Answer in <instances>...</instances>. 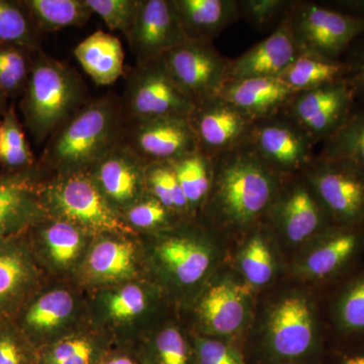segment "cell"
<instances>
[{
  "label": "cell",
  "mask_w": 364,
  "mask_h": 364,
  "mask_svg": "<svg viewBox=\"0 0 364 364\" xmlns=\"http://www.w3.org/2000/svg\"><path fill=\"white\" fill-rule=\"evenodd\" d=\"M241 347L248 364H324L322 291L287 277L260 294Z\"/></svg>",
  "instance_id": "cell-1"
},
{
  "label": "cell",
  "mask_w": 364,
  "mask_h": 364,
  "mask_svg": "<svg viewBox=\"0 0 364 364\" xmlns=\"http://www.w3.org/2000/svg\"><path fill=\"white\" fill-rule=\"evenodd\" d=\"M205 208L213 232L231 249L264 220L286 177L261 159L248 141L212 158Z\"/></svg>",
  "instance_id": "cell-2"
},
{
  "label": "cell",
  "mask_w": 364,
  "mask_h": 364,
  "mask_svg": "<svg viewBox=\"0 0 364 364\" xmlns=\"http://www.w3.org/2000/svg\"><path fill=\"white\" fill-rule=\"evenodd\" d=\"M124 127L121 97L109 92L90 98L48 139L38 168L55 176L86 172L123 140Z\"/></svg>",
  "instance_id": "cell-3"
},
{
  "label": "cell",
  "mask_w": 364,
  "mask_h": 364,
  "mask_svg": "<svg viewBox=\"0 0 364 364\" xmlns=\"http://www.w3.org/2000/svg\"><path fill=\"white\" fill-rule=\"evenodd\" d=\"M90 98L87 85L75 68L42 49L35 53L20 107L37 145L47 142Z\"/></svg>",
  "instance_id": "cell-4"
},
{
  "label": "cell",
  "mask_w": 364,
  "mask_h": 364,
  "mask_svg": "<svg viewBox=\"0 0 364 364\" xmlns=\"http://www.w3.org/2000/svg\"><path fill=\"white\" fill-rule=\"evenodd\" d=\"M257 296L228 260L198 294L196 315L202 329L200 336L241 346L253 322Z\"/></svg>",
  "instance_id": "cell-5"
},
{
  "label": "cell",
  "mask_w": 364,
  "mask_h": 364,
  "mask_svg": "<svg viewBox=\"0 0 364 364\" xmlns=\"http://www.w3.org/2000/svg\"><path fill=\"white\" fill-rule=\"evenodd\" d=\"M263 223L279 243L287 262L334 225L303 173L284 179Z\"/></svg>",
  "instance_id": "cell-6"
},
{
  "label": "cell",
  "mask_w": 364,
  "mask_h": 364,
  "mask_svg": "<svg viewBox=\"0 0 364 364\" xmlns=\"http://www.w3.org/2000/svg\"><path fill=\"white\" fill-rule=\"evenodd\" d=\"M364 254V226L333 225L294 254L287 277L324 291L354 270Z\"/></svg>",
  "instance_id": "cell-7"
},
{
  "label": "cell",
  "mask_w": 364,
  "mask_h": 364,
  "mask_svg": "<svg viewBox=\"0 0 364 364\" xmlns=\"http://www.w3.org/2000/svg\"><path fill=\"white\" fill-rule=\"evenodd\" d=\"M46 212L98 233H133L122 215L105 200L86 172L55 176L40 184Z\"/></svg>",
  "instance_id": "cell-8"
},
{
  "label": "cell",
  "mask_w": 364,
  "mask_h": 364,
  "mask_svg": "<svg viewBox=\"0 0 364 364\" xmlns=\"http://www.w3.org/2000/svg\"><path fill=\"white\" fill-rule=\"evenodd\" d=\"M299 51L342 60L364 33V18L324 4L294 2L287 13Z\"/></svg>",
  "instance_id": "cell-9"
},
{
  "label": "cell",
  "mask_w": 364,
  "mask_h": 364,
  "mask_svg": "<svg viewBox=\"0 0 364 364\" xmlns=\"http://www.w3.org/2000/svg\"><path fill=\"white\" fill-rule=\"evenodd\" d=\"M158 262L176 287L196 289L207 284L224 263L230 249L214 232L176 231L163 236L155 246Z\"/></svg>",
  "instance_id": "cell-10"
},
{
  "label": "cell",
  "mask_w": 364,
  "mask_h": 364,
  "mask_svg": "<svg viewBox=\"0 0 364 364\" xmlns=\"http://www.w3.org/2000/svg\"><path fill=\"white\" fill-rule=\"evenodd\" d=\"M121 97L126 122L188 117L193 102L170 77L162 58L136 64L124 71Z\"/></svg>",
  "instance_id": "cell-11"
},
{
  "label": "cell",
  "mask_w": 364,
  "mask_h": 364,
  "mask_svg": "<svg viewBox=\"0 0 364 364\" xmlns=\"http://www.w3.org/2000/svg\"><path fill=\"white\" fill-rule=\"evenodd\" d=\"M323 207L338 226H364V170L316 157L303 172Z\"/></svg>",
  "instance_id": "cell-12"
},
{
  "label": "cell",
  "mask_w": 364,
  "mask_h": 364,
  "mask_svg": "<svg viewBox=\"0 0 364 364\" xmlns=\"http://www.w3.org/2000/svg\"><path fill=\"white\" fill-rule=\"evenodd\" d=\"M247 141L284 177L303 173L316 159L312 139L282 111L254 122Z\"/></svg>",
  "instance_id": "cell-13"
},
{
  "label": "cell",
  "mask_w": 364,
  "mask_h": 364,
  "mask_svg": "<svg viewBox=\"0 0 364 364\" xmlns=\"http://www.w3.org/2000/svg\"><path fill=\"white\" fill-rule=\"evenodd\" d=\"M161 58L170 77L193 105L218 95L227 82L230 61L212 42L186 41Z\"/></svg>",
  "instance_id": "cell-14"
},
{
  "label": "cell",
  "mask_w": 364,
  "mask_h": 364,
  "mask_svg": "<svg viewBox=\"0 0 364 364\" xmlns=\"http://www.w3.org/2000/svg\"><path fill=\"white\" fill-rule=\"evenodd\" d=\"M355 105V90L344 78L299 91L282 112L316 144L325 142L338 130Z\"/></svg>",
  "instance_id": "cell-15"
},
{
  "label": "cell",
  "mask_w": 364,
  "mask_h": 364,
  "mask_svg": "<svg viewBox=\"0 0 364 364\" xmlns=\"http://www.w3.org/2000/svg\"><path fill=\"white\" fill-rule=\"evenodd\" d=\"M188 121L198 150L210 158L245 143L254 124L219 93L193 105Z\"/></svg>",
  "instance_id": "cell-16"
},
{
  "label": "cell",
  "mask_w": 364,
  "mask_h": 364,
  "mask_svg": "<svg viewBox=\"0 0 364 364\" xmlns=\"http://www.w3.org/2000/svg\"><path fill=\"white\" fill-rule=\"evenodd\" d=\"M229 262L257 296L287 277L289 262L263 222L230 249Z\"/></svg>",
  "instance_id": "cell-17"
},
{
  "label": "cell",
  "mask_w": 364,
  "mask_h": 364,
  "mask_svg": "<svg viewBox=\"0 0 364 364\" xmlns=\"http://www.w3.org/2000/svg\"><path fill=\"white\" fill-rule=\"evenodd\" d=\"M124 142L146 164L173 161L198 150L188 117L126 122Z\"/></svg>",
  "instance_id": "cell-18"
},
{
  "label": "cell",
  "mask_w": 364,
  "mask_h": 364,
  "mask_svg": "<svg viewBox=\"0 0 364 364\" xmlns=\"http://www.w3.org/2000/svg\"><path fill=\"white\" fill-rule=\"evenodd\" d=\"M146 165L123 139L102 155L86 173L105 200L119 214V208L126 210L147 193Z\"/></svg>",
  "instance_id": "cell-19"
},
{
  "label": "cell",
  "mask_w": 364,
  "mask_h": 364,
  "mask_svg": "<svg viewBox=\"0 0 364 364\" xmlns=\"http://www.w3.org/2000/svg\"><path fill=\"white\" fill-rule=\"evenodd\" d=\"M126 38L136 64L161 58L186 41L171 0H140L135 21Z\"/></svg>",
  "instance_id": "cell-20"
},
{
  "label": "cell",
  "mask_w": 364,
  "mask_h": 364,
  "mask_svg": "<svg viewBox=\"0 0 364 364\" xmlns=\"http://www.w3.org/2000/svg\"><path fill=\"white\" fill-rule=\"evenodd\" d=\"M322 294L330 345H364V268H358Z\"/></svg>",
  "instance_id": "cell-21"
},
{
  "label": "cell",
  "mask_w": 364,
  "mask_h": 364,
  "mask_svg": "<svg viewBox=\"0 0 364 364\" xmlns=\"http://www.w3.org/2000/svg\"><path fill=\"white\" fill-rule=\"evenodd\" d=\"M37 166L28 171L6 172L0 178V240L30 226L45 215Z\"/></svg>",
  "instance_id": "cell-22"
},
{
  "label": "cell",
  "mask_w": 364,
  "mask_h": 364,
  "mask_svg": "<svg viewBox=\"0 0 364 364\" xmlns=\"http://www.w3.org/2000/svg\"><path fill=\"white\" fill-rule=\"evenodd\" d=\"M299 53L287 16L267 38L230 61L227 82L248 78L279 77Z\"/></svg>",
  "instance_id": "cell-23"
},
{
  "label": "cell",
  "mask_w": 364,
  "mask_h": 364,
  "mask_svg": "<svg viewBox=\"0 0 364 364\" xmlns=\"http://www.w3.org/2000/svg\"><path fill=\"white\" fill-rule=\"evenodd\" d=\"M298 91L277 77L228 81L219 95L254 122L282 112Z\"/></svg>",
  "instance_id": "cell-24"
},
{
  "label": "cell",
  "mask_w": 364,
  "mask_h": 364,
  "mask_svg": "<svg viewBox=\"0 0 364 364\" xmlns=\"http://www.w3.org/2000/svg\"><path fill=\"white\" fill-rule=\"evenodd\" d=\"M186 41L212 42L238 18L237 0H171Z\"/></svg>",
  "instance_id": "cell-25"
},
{
  "label": "cell",
  "mask_w": 364,
  "mask_h": 364,
  "mask_svg": "<svg viewBox=\"0 0 364 364\" xmlns=\"http://www.w3.org/2000/svg\"><path fill=\"white\" fill-rule=\"evenodd\" d=\"M73 54L95 85H114L124 75L123 45L112 33L104 31L91 33L74 48Z\"/></svg>",
  "instance_id": "cell-26"
},
{
  "label": "cell",
  "mask_w": 364,
  "mask_h": 364,
  "mask_svg": "<svg viewBox=\"0 0 364 364\" xmlns=\"http://www.w3.org/2000/svg\"><path fill=\"white\" fill-rule=\"evenodd\" d=\"M346 76L347 66L342 60L301 52L277 78L299 92L341 80Z\"/></svg>",
  "instance_id": "cell-27"
},
{
  "label": "cell",
  "mask_w": 364,
  "mask_h": 364,
  "mask_svg": "<svg viewBox=\"0 0 364 364\" xmlns=\"http://www.w3.org/2000/svg\"><path fill=\"white\" fill-rule=\"evenodd\" d=\"M43 36L67 28H81L92 16L86 0H23Z\"/></svg>",
  "instance_id": "cell-28"
},
{
  "label": "cell",
  "mask_w": 364,
  "mask_h": 364,
  "mask_svg": "<svg viewBox=\"0 0 364 364\" xmlns=\"http://www.w3.org/2000/svg\"><path fill=\"white\" fill-rule=\"evenodd\" d=\"M318 159L353 165L364 170V107L354 105L343 124L323 142Z\"/></svg>",
  "instance_id": "cell-29"
},
{
  "label": "cell",
  "mask_w": 364,
  "mask_h": 364,
  "mask_svg": "<svg viewBox=\"0 0 364 364\" xmlns=\"http://www.w3.org/2000/svg\"><path fill=\"white\" fill-rule=\"evenodd\" d=\"M32 277L30 261L21 246L7 238L0 240V314L26 293Z\"/></svg>",
  "instance_id": "cell-30"
},
{
  "label": "cell",
  "mask_w": 364,
  "mask_h": 364,
  "mask_svg": "<svg viewBox=\"0 0 364 364\" xmlns=\"http://www.w3.org/2000/svg\"><path fill=\"white\" fill-rule=\"evenodd\" d=\"M0 119V169L9 173L28 171L38 165L14 104Z\"/></svg>",
  "instance_id": "cell-31"
},
{
  "label": "cell",
  "mask_w": 364,
  "mask_h": 364,
  "mask_svg": "<svg viewBox=\"0 0 364 364\" xmlns=\"http://www.w3.org/2000/svg\"><path fill=\"white\" fill-rule=\"evenodd\" d=\"M193 215L207 202L213 181L212 158L200 150L170 161Z\"/></svg>",
  "instance_id": "cell-32"
},
{
  "label": "cell",
  "mask_w": 364,
  "mask_h": 364,
  "mask_svg": "<svg viewBox=\"0 0 364 364\" xmlns=\"http://www.w3.org/2000/svg\"><path fill=\"white\" fill-rule=\"evenodd\" d=\"M42 37L23 0H0V44L37 52L42 49Z\"/></svg>",
  "instance_id": "cell-33"
},
{
  "label": "cell",
  "mask_w": 364,
  "mask_h": 364,
  "mask_svg": "<svg viewBox=\"0 0 364 364\" xmlns=\"http://www.w3.org/2000/svg\"><path fill=\"white\" fill-rule=\"evenodd\" d=\"M73 306V298L67 291H49L35 299L26 308L21 317V323L28 332H45L68 318Z\"/></svg>",
  "instance_id": "cell-34"
},
{
  "label": "cell",
  "mask_w": 364,
  "mask_h": 364,
  "mask_svg": "<svg viewBox=\"0 0 364 364\" xmlns=\"http://www.w3.org/2000/svg\"><path fill=\"white\" fill-rule=\"evenodd\" d=\"M145 183L147 193L159 200L170 212L176 215H191L188 200L169 162L148 163Z\"/></svg>",
  "instance_id": "cell-35"
},
{
  "label": "cell",
  "mask_w": 364,
  "mask_h": 364,
  "mask_svg": "<svg viewBox=\"0 0 364 364\" xmlns=\"http://www.w3.org/2000/svg\"><path fill=\"white\" fill-rule=\"evenodd\" d=\"M134 246L131 242L105 240L91 251L90 269L104 279L130 277L133 272Z\"/></svg>",
  "instance_id": "cell-36"
},
{
  "label": "cell",
  "mask_w": 364,
  "mask_h": 364,
  "mask_svg": "<svg viewBox=\"0 0 364 364\" xmlns=\"http://www.w3.org/2000/svg\"><path fill=\"white\" fill-rule=\"evenodd\" d=\"M35 53L21 46L0 44V88L7 97L16 98L23 95Z\"/></svg>",
  "instance_id": "cell-37"
},
{
  "label": "cell",
  "mask_w": 364,
  "mask_h": 364,
  "mask_svg": "<svg viewBox=\"0 0 364 364\" xmlns=\"http://www.w3.org/2000/svg\"><path fill=\"white\" fill-rule=\"evenodd\" d=\"M151 364H196L195 340L191 343L176 326H166L155 336Z\"/></svg>",
  "instance_id": "cell-38"
},
{
  "label": "cell",
  "mask_w": 364,
  "mask_h": 364,
  "mask_svg": "<svg viewBox=\"0 0 364 364\" xmlns=\"http://www.w3.org/2000/svg\"><path fill=\"white\" fill-rule=\"evenodd\" d=\"M79 231L76 225L58 218L43 229V239L55 262L66 264L76 257L82 242Z\"/></svg>",
  "instance_id": "cell-39"
},
{
  "label": "cell",
  "mask_w": 364,
  "mask_h": 364,
  "mask_svg": "<svg viewBox=\"0 0 364 364\" xmlns=\"http://www.w3.org/2000/svg\"><path fill=\"white\" fill-rule=\"evenodd\" d=\"M173 217H176L173 213L167 210L149 193L124 210L122 215L132 229L136 228L141 230H155L169 226Z\"/></svg>",
  "instance_id": "cell-40"
},
{
  "label": "cell",
  "mask_w": 364,
  "mask_h": 364,
  "mask_svg": "<svg viewBox=\"0 0 364 364\" xmlns=\"http://www.w3.org/2000/svg\"><path fill=\"white\" fill-rule=\"evenodd\" d=\"M86 2L109 30L119 31L124 37L130 33L140 6V0H86Z\"/></svg>",
  "instance_id": "cell-41"
},
{
  "label": "cell",
  "mask_w": 364,
  "mask_h": 364,
  "mask_svg": "<svg viewBox=\"0 0 364 364\" xmlns=\"http://www.w3.org/2000/svg\"><path fill=\"white\" fill-rule=\"evenodd\" d=\"M196 364H248L239 344L226 340L195 338Z\"/></svg>",
  "instance_id": "cell-42"
},
{
  "label": "cell",
  "mask_w": 364,
  "mask_h": 364,
  "mask_svg": "<svg viewBox=\"0 0 364 364\" xmlns=\"http://www.w3.org/2000/svg\"><path fill=\"white\" fill-rule=\"evenodd\" d=\"M293 1L286 0H243L238 1L240 18L258 30L274 26L287 16Z\"/></svg>",
  "instance_id": "cell-43"
},
{
  "label": "cell",
  "mask_w": 364,
  "mask_h": 364,
  "mask_svg": "<svg viewBox=\"0 0 364 364\" xmlns=\"http://www.w3.org/2000/svg\"><path fill=\"white\" fill-rule=\"evenodd\" d=\"M95 349L83 338L62 340L39 356V364H93Z\"/></svg>",
  "instance_id": "cell-44"
},
{
  "label": "cell",
  "mask_w": 364,
  "mask_h": 364,
  "mask_svg": "<svg viewBox=\"0 0 364 364\" xmlns=\"http://www.w3.org/2000/svg\"><path fill=\"white\" fill-rule=\"evenodd\" d=\"M109 313L117 320H128L142 314L146 309V296L140 287L129 284L112 296Z\"/></svg>",
  "instance_id": "cell-45"
},
{
  "label": "cell",
  "mask_w": 364,
  "mask_h": 364,
  "mask_svg": "<svg viewBox=\"0 0 364 364\" xmlns=\"http://www.w3.org/2000/svg\"><path fill=\"white\" fill-rule=\"evenodd\" d=\"M0 364H39V358L20 335L9 328H0Z\"/></svg>",
  "instance_id": "cell-46"
},
{
  "label": "cell",
  "mask_w": 364,
  "mask_h": 364,
  "mask_svg": "<svg viewBox=\"0 0 364 364\" xmlns=\"http://www.w3.org/2000/svg\"><path fill=\"white\" fill-rule=\"evenodd\" d=\"M342 61L347 66L346 78L355 90L356 102L364 107V33L351 45Z\"/></svg>",
  "instance_id": "cell-47"
},
{
  "label": "cell",
  "mask_w": 364,
  "mask_h": 364,
  "mask_svg": "<svg viewBox=\"0 0 364 364\" xmlns=\"http://www.w3.org/2000/svg\"><path fill=\"white\" fill-rule=\"evenodd\" d=\"M324 364H364V345H330Z\"/></svg>",
  "instance_id": "cell-48"
},
{
  "label": "cell",
  "mask_w": 364,
  "mask_h": 364,
  "mask_svg": "<svg viewBox=\"0 0 364 364\" xmlns=\"http://www.w3.org/2000/svg\"><path fill=\"white\" fill-rule=\"evenodd\" d=\"M330 6L341 9L345 13L364 18V0H348V1H333Z\"/></svg>",
  "instance_id": "cell-49"
},
{
  "label": "cell",
  "mask_w": 364,
  "mask_h": 364,
  "mask_svg": "<svg viewBox=\"0 0 364 364\" xmlns=\"http://www.w3.org/2000/svg\"><path fill=\"white\" fill-rule=\"evenodd\" d=\"M102 364H138V363L130 358V356L117 355L107 359V360Z\"/></svg>",
  "instance_id": "cell-50"
},
{
  "label": "cell",
  "mask_w": 364,
  "mask_h": 364,
  "mask_svg": "<svg viewBox=\"0 0 364 364\" xmlns=\"http://www.w3.org/2000/svg\"><path fill=\"white\" fill-rule=\"evenodd\" d=\"M7 102H9V97L4 92V90L0 88V117L4 116L7 109H9V105Z\"/></svg>",
  "instance_id": "cell-51"
},
{
  "label": "cell",
  "mask_w": 364,
  "mask_h": 364,
  "mask_svg": "<svg viewBox=\"0 0 364 364\" xmlns=\"http://www.w3.org/2000/svg\"><path fill=\"white\" fill-rule=\"evenodd\" d=\"M4 173H6V172H4V170L0 169V178L4 176Z\"/></svg>",
  "instance_id": "cell-52"
}]
</instances>
